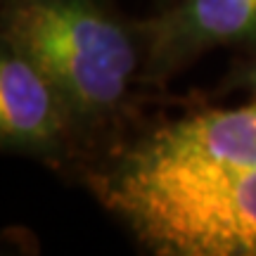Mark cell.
Segmentation results:
<instances>
[{"instance_id":"6da1fadb","label":"cell","mask_w":256,"mask_h":256,"mask_svg":"<svg viewBox=\"0 0 256 256\" xmlns=\"http://www.w3.org/2000/svg\"><path fill=\"white\" fill-rule=\"evenodd\" d=\"M2 43L55 83L83 128L124 107L142 57L102 0H2Z\"/></svg>"},{"instance_id":"7a4b0ae2","label":"cell","mask_w":256,"mask_h":256,"mask_svg":"<svg viewBox=\"0 0 256 256\" xmlns=\"http://www.w3.org/2000/svg\"><path fill=\"white\" fill-rule=\"evenodd\" d=\"M98 197L162 256H256V168L138 178L104 171Z\"/></svg>"},{"instance_id":"3957f363","label":"cell","mask_w":256,"mask_h":256,"mask_svg":"<svg viewBox=\"0 0 256 256\" xmlns=\"http://www.w3.org/2000/svg\"><path fill=\"white\" fill-rule=\"evenodd\" d=\"M244 168H256V102L171 121L124 152L110 171L138 178H171Z\"/></svg>"},{"instance_id":"277c9868","label":"cell","mask_w":256,"mask_h":256,"mask_svg":"<svg viewBox=\"0 0 256 256\" xmlns=\"http://www.w3.org/2000/svg\"><path fill=\"white\" fill-rule=\"evenodd\" d=\"M140 34L145 76L162 81L211 48L256 43V0H180Z\"/></svg>"},{"instance_id":"5b68a950","label":"cell","mask_w":256,"mask_h":256,"mask_svg":"<svg viewBox=\"0 0 256 256\" xmlns=\"http://www.w3.org/2000/svg\"><path fill=\"white\" fill-rule=\"evenodd\" d=\"M83 128L72 104L36 64L2 43L0 57V140L2 147L50 159L62 154Z\"/></svg>"},{"instance_id":"8992f818","label":"cell","mask_w":256,"mask_h":256,"mask_svg":"<svg viewBox=\"0 0 256 256\" xmlns=\"http://www.w3.org/2000/svg\"><path fill=\"white\" fill-rule=\"evenodd\" d=\"M238 86H242V88H247L252 95H254V102H256V62L249 64L244 72L240 74L238 78Z\"/></svg>"}]
</instances>
